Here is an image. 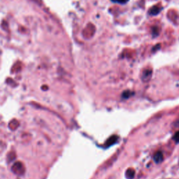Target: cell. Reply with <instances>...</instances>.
<instances>
[{
	"mask_svg": "<svg viewBox=\"0 0 179 179\" xmlns=\"http://www.w3.org/2000/svg\"><path fill=\"white\" fill-rule=\"evenodd\" d=\"M161 9H162V8H160L157 6H154L151 8L150 11H149V14L151 15H157L160 12Z\"/></svg>",
	"mask_w": 179,
	"mask_h": 179,
	"instance_id": "cell-1",
	"label": "cell"
},
{
	"mask_svg": "<svg viewBox=\"0 0 179 179\" xmlns=\"http://www.w3.org/2000/svg\"><path fill=\"white\" fill-rule=\"evenodd\" d=\"M162 160H163L162 153H161V152H157V153H156V155H155V156H154V160H155V161L158 163V162H162Z\"/></svg>",
	"mask_w": 179,
	"mask_h": 179,
	"instance_id": "cell-2",
	"label": "cell"
},
{
	"mask_svg": "<svg viewBox=\"0 0 179 179\" xmlns=\"http://www.w3.org/2000/svg\"><path fill=\"white\" fill-rule=\"evenodd\" d=\"M134 171L133 169H129V170H127V173H126V175H127V177L128 178H132L134 177Z\"/></svg>",
	"mask_w": 179,
	"mask_h": 179,
	"instance_id": "cell-3",
	"label": "cell"
},
{
	"mask_svg": "<svg viewBox=\"0 0 179 179\" xmlns=\"http://www.w3.org/2000/svg\"><path fill=\"white\" fill-rule=\"evenodd\" d=\"M113 2H115V3H117V4H126L127 2H128L129 0H111Z\"/></svg>",
	"mask_w": 179,
	"mask_h": 179,
	"instance_id": "cell-4",
	"label": "cell"
},
{
	"mask_svg": "<svg viewBox=\"0 0 179 179\" xmlns=\"http://www.w3.org/2000/svg\"><path fill=\"white\" fill-rule=\"evenodd\" d=\"M173 139H174L176 142L179 143V131L178 132H176L174 136H173Z\"/></svg>",
	"mask_w": 179,
	"mask_h": 179,
	"instance_id": "cell-5",
	"label": "cell"
}]
</instances>
